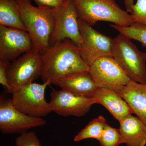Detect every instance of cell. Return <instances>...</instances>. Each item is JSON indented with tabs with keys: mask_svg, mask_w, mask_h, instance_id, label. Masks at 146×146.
Wrapping results in <instances>:
<instances>
[{
	"mask_svg": "<svg viewBox=\"0 0 146 146\" xmlns=\"http://www.w3.org/2000/svg\"><path fill=\"white\" fill-rule=\"evenodd\" d=\"M42 69L40 76L44 82L55 84L65 76L84 71L90 67L82 60L79 48L70 39L50 46L41 53Z\"/></svg>",
	"mask_w": 146,
	"mask_h": 146,
	"instance_id": "cell-1",
	"label": "cell"
},
{
	"mask_svg": "<svg viewBox=\"0 0 146 146\" xmlns=\"http://www.w3.org/2000/svg\"><path fill=\"white\" fill-rule=\"evenodd\" d=\"M21 19L31 38L33 50L40 53L50 46L54 26V9L35 7L30 0H15Z\"/></svg>",
	"mask_w": 146,
	"mask_h": 146,
	"instance_id": "cell-2",
	"label": "cell"
},
{
	"mask_svg": "<svg viewBox=\"0 0 146 146\" xmlns=\"http://www.w3.org/2000/svg\"><path fill=\"white\" fill-rule=\"evenodd\" d=\"M78 18L93 27L98 21L113 23L120 27L133 23L132 16L120 8L115 0H72Z\"/></svg>",
	"mask_w": 146,
	"mask_h": 146,
	"instance_id": "cell-3",
	"label": "cell"
},
{
	"mask_svg": "<svg viewBox=\"0 0 146 146\" xmlns=\"http://www.w3.org/2000/svg\"><path fill=\"white\" fill-rule=\"evenodd\" d=\"M112 56L131 80L146 84V53L139 50L130 39L120 33L113 39Z\"/></svg>",
	"mask_w": 146,
	"mask_h": 146,
	"instance_id": "cell-4",
	"label": "cell"
},
{
	"mask_svg": "<svg viewBox=\"0 0 146 146\" xmlns=\"http://www.w3.org/2000/svg\"><path fill=\"white\" fill-rule=\"evenodd\" d=\"M49 81L42 84L31 82L12 94L11 102L14 107L26 115L42 118L52 112L45 99V93Z\"/></svg>",
	"mask_w": 146,
	"mask_h": 146,
	"instance_id": "cell-5",
	"label": "cell"
},
{
	"mask_svg": "<svg viewBox=\"0 0 146 146\" xmlns=\"http://www.w3.org/2000/svg\"><path fill=\"white\" fill-rule=\"evenodd\" d=\"M41 69V53L33 49L9 63L7 70L9 93L12 94L33 82L40 76Z\"/></svg>",
	"mask_w": 146,
	"mask_h": 146,
	"instance_id": "cell-6",
	"label": "cell"
},
{
	"mask_svg": "<svg viewBox=\"0 0 146 146\" xmlns=\"http://www.w3.org/2000/svg\"><path fill=\"white\" fill-rule=\"evenodd\" d=\"M54 26L50 44H53L70 39L78 47L82 38L78 25V16L72 0H63L60 6L54 9Z\"/></svg>",
	"mask_w": 146,
	"mask_h": 146,
	"instance_id": "cell-7",
	"label": "cell"
},
{
	"mask_svg": "<svg viewBox=\"0 0 146 146\" xmlns=\"http://www.w3.org/2000/svg\"><path fill=\"white\" fill-rule=\"evenodd\" d=\"M89 72L98 87L117 93L131 80L112 56H104L97 59L90 66Z\"/></svg>",
	"mask_w": 146,
	"mask_h": 146,
	"instance_id": "cell-8",
	"label": "cell"
},
{
	"mask_svg": "<svg viewBox=\"0 0 146 146\" xmlns=\"http://www.w3.org/2000/svg\"><path fill=\"white\" fill-rule=\"evenodd\" d=\"M78 22L82 39L79 50L84 63L90 67L100 58L112 56L113 39L97 31L79 18Z\"/></svg>",
	"mask_w": 146,
	"mask_h": 146,
	"instance_id": "cell-9",
	"label": "cell"
},
{
	"mask_svg": "<svg viewBox=\"0 0 146 146\" xmlns=\"http://www.w3.org/2000/svg\"><path fill=\"white\" fill-rule=\"evenodd\" d=\"M42 118L26 115L14 107L11 99L3 95L0 97V131L3 134H21L32 128L45 125Z\"/></svg>",
	"mask_w": 146,
	"mask_h": 146,
	"instance_id": "cell-10",
	"label": "cell"
},
{
	"mask_svg": "<svg viewBox=\"0 0 146 146\" xmlns=\"http://www.w3.org/2000/svg\"><path fill=\"white\" fill-rule=\"evenodd\" d=\"M49 103L52 111L64 117H83L96 104L93 98L76 96L65 90L52 89Z\"/></svg>",
	"mask_w": 146,
	"mask_h": 146,
	"instance_id": "cell-11",
	"label": "cell"
},
{
	"mask_svg": "<svg viewBox=\"0 0 146 146\" xmlns=\"http://www.w3.org/2000/svg\"><path fill=\"white\" fill-rule=\"evenodd\" d=\"M32 49L27 32L0 25V60L9 62Z\"/></svg>",
	"mask_w": 146,
	"mask_h": 146,
	"instance_id": "cell-12",
	"label": "cell"
},
{
	"mask_svg": "<svg viewBox=\"0 0 146 146\" xmlns=\"http://www.w3.org/2000/svg\"><path fill=\"white\" fill-rule=\"evenodd\" d=\"M55 85L76 96L89 98H93L98 88L89 71H81L65 76Z\"/></svg>",
	"mask_w": 146,
	"mask_h": 146,
	"instance_id": "cell-13",
	"label": "cell"
},
{
	"mask_svg": "<svg viewBox=\"0 0 146 146\" xmlns=\"http://www.w3.org/2000/svg\"><path fill=\"white\" fill-rule=\"evenodd\" d=\"M92 98L96 104L104 106L119 122L133 113L127 102L115 91L98 87Z\"/></svg>",
	"mask_w": 146,
	"mask_h": 146,
	"instance_id": "cell-14",
	"label": "cell"
},
{
	"mask_svg": "<svg viewBox=\"0 0 146 146\" xmlns=\"http://www.w3.org/2000/svg\"><path fill=\"white\" fill-rule=\"evenodd\" d=\"M118 94L127 102L133 113L146 125V84L130 80Z\"/></svg>",
	"mask_w": 146,
	"mask_h": 146,
	"instance_id": "cell-15",
	"label": "cell"
},
{
	"mask_svg": "<svg viewBox=\"0 0 146 146\" xmlns=\"http://www.w3.org/2000/svg\"><path fill=\"white\" fill-rule=\"evenodd\" d=\"M120 132L128 146L146 145V125L138 117L129 115L121 120Z\"/></svg>",
	"mask_w": 146,
	"mask_h": 146,
	"instance_id": "cell-16",
	"label": "cell"
},
{
	"mask_svg": "<svg viewBox=\"0 0 146 146\" xmlns=\"http://www.w3.org/2000/svg\"><path fill=\"white\" fill-rule=\"evenodd\" d=\"M0 25L27 31L15 0H0Z\"/></svg>",
	"mask_w": 146,
	"mask_h": 146,
	"instance_id": "cell-17",
	"label": "cell"
},
{
	"mask_svg": "<svg viewBox=\"0 0 146 146\" xmlns=\"http://www.w3.org/2000/svg\"><path fill=\"white\" fill-rule=\"evenodd\" d=\"M107 124L103 116H100L92 120L74 138L75 142H79L88 138L99 140Z\"/></svg>",
	"mask_w": 146,
	"mask_h": 146,
	"instance_id": "cell-18",
	"label": "cell"
},
{
	"mask_svg": "<svg viewBox=\"0 0 146 146\" xmlns=\"http://www.w3.org/2000/svg\"><path fill=\"white\" fill-rule=\"evenodd\" d=\"M110 26L129 39L137 40L141 42L143 46L146 47L145 26L134 23L128 27H120L115 25H110Z\"/></svg>",
	"mask_w": 146,
	"mask_h": 146,
	"instance_id": "cell-19",
	"label": "cell"
},
{
	"mask_svg": "<svg viewBox=\"0 0 146 146\" xmlns=\"http://www.w3.org/2000/svg\"><path fill=\"white\" fill-rule=\"evenodd\" d=\"M102 146H119L126 143L119 129L112 127L107 124L98 141Z\"/></svg>",
	"mask_w": 146,
	"mask_h": 146,
	"instance_id": "cell-20",
	"label": "cell"
},
{
	"mask_svg": "<svg viewBox=\"0 0 146 146\" xmlns=\"http://www.w3.org/2000/svg\"><path fill=\"white\" fill-rule=\"evenodd\" d=\"M131 15L133 23L146 26V0H136Z\"/></svg>",
	"mask_w": 146,
	"mask_h": 146,
	"instance_id": "cell-21",
	"label": "cell"
},
{
	"mask_svg": "<svg viewBox=\"0 0 146 146\" xmlns=\"http://www.w3.org/2000/svg\"><path fill=\"white\" fill-rule=\"evenodd\" d=\"M16 146H42L39 138L34 131H26L16 138Z\"/></svg>",
	"mask_w": 146,
	"mask_h": 146,
	"instance_id": "cell-22",
	"label": "cell"
},
{
	"mask_svg": "<svg viewBox=\"0 0 146 146\" xmlns=\"http://www.w3.org/2000/svg\"><path fill=\"white\" fill-rule=\"evenodd\" d=\"M9 62L0 60V83L7 89L9 93L10 87L9 85L7 76V70Z\"/></svg>",
	"mask_w": 146,
	"mask_h": 146,
	"instance_id": "cell-23",
	"label": "cell"
},
{
	"mask_svg": "<svg viewBox=\"0 0 146 146\" xmlns=\"http://www.w3.org/2000/svg\"><path fill=\"white\" fill-rule=\"evenodd\" d=\"M38 6L44 7L52 9L57 8L63 2L61 0H33Z\"/></svg>",
	"mask_w": 146,
	"mask_h": 146,
	"instance_id": "cell-24",
	"label": "cell"
},
{
	"mask_svg": "<svg viewBox=\"0 0 146 146\" xmlns=\"http://www.w3.org/2000/svg\"><path fill=\"white\" fill-rule=\"evenodd\" d=\"M126 10L128 13H131L134 5L133 0H124Z\"/></svg>",
	"mask_w": 146,
	"mask_h": 146,
	"instance_id": "cell-25",
	"label": "cell"
},
{
	"mask_svg": "<svg viewBox=\"0 0 146 146\" xmlns=\"http://www.w3.org/2000/svg\"><path fill=\"white\" fill-rule=\"evenodd\" d=\"M61 1H63V0H61Z\"/></svg>",
	"mask_w": 146,
	"mask_h": 146,
	"instance_id": "cell-26",
	"label": "cell"
}]
</instances>
